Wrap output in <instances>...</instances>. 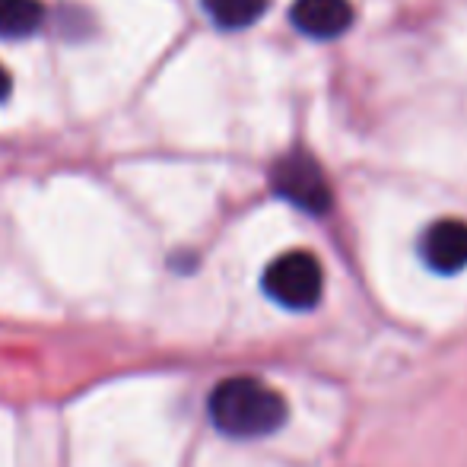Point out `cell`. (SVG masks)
<instances>
[{
  "label": "cell",
  "mask_w": 467,
  "mask_h": 467,
  "mask_svg": "<svg viewBox=\"0 0 467 467\" xmlns=\"http://www.w3.org/2000/svg\"><path fill=\"white\" fill-rule=\"evenodd\" d=\"M289 16L302 36L327 42V38H337L350 29L353 4L350 0H296Z\"/></svg>",
  "instance_id": "cell-5"
},
{
  "label": "cell",
  "mask_w": 467,
  "mask_h": 467,
  "mask_svg": "<svg viewBox=\"0 0 467 467\" xmlns=\"http://www.w3.org/2000/svg\"><path fill=\"white\" fill-rule=\"evenodd\" d=\"M420 254L436 274H458L467 267V223L439 220L420 239Z\"/></svg>",
  "instance_id": "cell-4"
},
{
  "label": "cell",
  "mask_w": 467,
  "mask_h": 467,
  "mask_svg": "<svg viewBox=\"0 0 467 467\" xmlns=\"http://www.w3.org/2000/svg\"><path fill=\"white\" fill-rule=\"evenodd\" d=\"M271 185L283 201L306 210V213H325L331 207V185H327L318 160L302 153V150L286 153L271 169Z\"/></svg>",
  "instance_id": "cell-3"
},
{
  "label": "cell",
  "mask_w": 467,
  "mask_h": 467,
  "mask_svg": "<svg viewBox=\"0 0 467 467\" xmlns=\"http://www.w3.org/2000/svg\"><path fill=\"white\" fill-rule=\"evenodd\" d=\"M203 10L220 29H245L265 16L267 0H203Z\"/></svg>",
  "instance_id": "cell-7"
},
{
  "label": "cell",
  "mask_w": 467,
  "mask_h": 467,
  "mask_svg": "<svg viewBox=\"0 0 467 467\" xmlns=\"http://www.w3.org/2000/svg\"><path fill=\"white\" fill-rule=\"evenodd\" d=\"M321 289H325V271H321L318 258L308 252L280 254L265 271V293L289 312L315 308L321 299Z\"/></svg>",
  "instance_id": "cell-2"
},
{
  "label": "cell",
  "mask_w": 467,
  "mask_h": 467,
  "mask_svg": "<svg viewBox=\"0 0 467 467\" xmlns=\"http://www.w3.org/2000/svg\"><path fill=\"white\" fill-rule=\"evenodd\" d=\"M10 87H13V83H10V74H6V70L0 67V102H4V99L10 96Z\"/></svg>",
  "instance_id": "cell-8"
},
{
  "label": "cell",
  "mask_w": 467,
  "mask_h": 467,
  "mask_svg": "<svg viewBox=\"0 0 467 467\" xmlns=\"http://www.w3.org/2000/svg\"><path fill=\"white\" fill-rule=\"evenodd\" d=\"M42 23L45 6L38 0H0V38H29Z\"/></svg>",
  "instance_id": "cell-6"
},
{
  "label": "cell",
  "mask_w": 467,
  "mask_h": 467,
  "mask_svg": "<svg viewBox=\"0 0 467 467\" xmlns=\"http://www.w3.org/2000/svg\"><path fill=\"white\" fill-rule=\"evenodd\" d=\"M210 420L229 439H265L286 423V400L271 385L235 375L210 394Z\"/></svg>",
  "instance_id": "cell-1"
}]
</instances>
